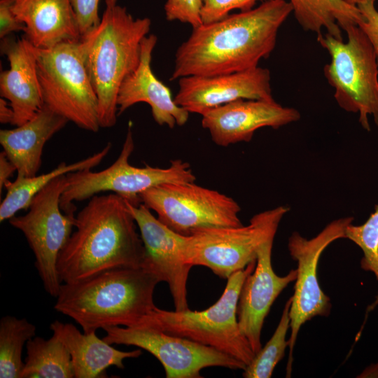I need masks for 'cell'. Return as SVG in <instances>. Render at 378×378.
<instances>
[{
    "label": "cell",
    "instance_id": "cell-1",
    "mask_svg": "<svg viewBox=\"0 0 378 378\" xmlns=\"http://www.w3.org/2000/svg\"><path fill=\"white\" fill-rule=\"evenodd\" d=\"M292 12L289 1L265 0L256 8L192 28L176 52L170 80L258 66L274 49L279 29Z\"/></svg>",
    "mask_w": 378,
    "mask_h": 378
},
{
    "label": "cell",
    "instance_id": "cell-2",
    "mask_svg": "<svg viewBox=\"0 0 378 378\" xmlns=\"http://www.w3.org/2000/svg\"><path fill=\"white\" fill-rule=\"evenodd\" d=\"M74 232L57 262L64 283L87 279L104 272L139 267L144 246L126 201L115 193L95 195L76 215Z\"/></svg>",
    "mask_w": 378,
    "mask_h": 378
},
{
    "label": "cell",
    "instance_id": "cell-3",
    "mask_svg": "<svg viewBox=\"0 0 378 378\" xmlns=\"http://www.w3.org/2000/svg\"><path fill=\"white\" fill-rule=\"evenodd\" d=\"M159 282L141 267L111 270L62 284L54 308L85 333L110 326L132 327L156 307L153 294Z\"/></svg>",
    "mask_w": 378,
    "mask_h": 378
},
{
    "label": "cell",
    "instance_id": "cell-4",
    "mask_svg": "<svg viewBox=\"0 0 378 378\" xmlns=\"http://www.w3.org/2000/svg\"><path fill=\"white\" fill-rule=\"evenodd\" d=\"M151 21L134 18L125 7L106 5L99 24L80 38L83 59L98 99L100 127L117 121V98L123 80L138 66L141 41Z\"/></svg>",
    "mask_w": 378,
    "mask_h": 378
},
{
    "label": "cell",
    "instance_id": "cell-5",
    "mask_svg": "<svg viewBox=\"0 0 378 378\" xmlns=\"http://www.w3.org/2000/svg\"><path fill=\"white\" fill-rule=\"evenodd\" d=\"M255 265L256 260L253 261L228 277L223 294L209 308L168 311L156 307L136 326L191 340L230 355L247 366L255 354L240 331L237 307L243 282Z\"/></svg>",
    "mask_w": 378,
    "mask_h": 378
},
{
    "label": "cell",
    "instance_id": "cell-6",
    "mask_svg": "<svg viewBox=\"0 0 378 378\" xmlns=\"http://www.w3.org/2000/svg\"><path fill=\"white\" fill-rule=\"evenodd\" d=\"M344 31L346 42L328 33L317 36L330 60L324 76L334 89V97L344 111L358 113L363 129L370 130L368 117L378 126V64L373 46L358 25Z\"/></svg>",
    "mask_w": 378,
    "mask_h": 378
},
{
    "label": "cell",
    "instance_id": "cell-7",
    "mask_svg": "<svg viewBox=\"0 0 378 378\" xmlns=\"http://www.w3.org/2000/svg\"><path fill=\"white\" fill-rule=\"evenodd\" d=\"M34 51L43 104L78 127L98 132V99L83 59L79 41L61 43L49 48L34 46Z\"/></svg>",
    "mask_w": 378,
    "mask_h": 378
},
{
    "label": "cell",
    "instance_id": "cell-8",
    "mask_svg": "<svg viewBox=\"0 0 378 378\" xmlns=\"http://www.w3.org/2000/svg\"><path fill=\"white\" fill-rule=\"evenodd\" d=\"M134 149L130 122L120 155L111 165L99 172L84 169L66 174L67 186L60 197L61 209L66 214H75L74 202L107 191L138 205L141 203L140 195L150 188L166 183L195 182L196 178L190 164L180 159L172 160L164 168L131 165L129 159Z\"/></svg>",
    "mask_w": 378,
    "mask_h": 378
},
{
    "label": "cell",
    "instance_id": "cell-9",
    "mask_svg": "<svg viewBox=\"0 0 378 378\" xmlns=\"http://www.w3.org/2000/svg\"><path fill=\"white\" fill-rule=\"evenodd\" d=\"M288 211L279 206L254 215L247 225L206 228L188 236L186 262L206 267L227 279L256 260L260 248L274 240Z\"/></svg>",
    "mask_w": 378,
    "mask_h": 378
},
{
    "label": "cell",
    "instance_id": "cell-10",
    "mask_svg": "<svg viewBox=\"0 0 378 378\" xmlns=\"http://www.w3.org/2000/svg\"><path fill=\"white\" fill-rule=\"evenodd\" d=\"M140 199L161 223L184 236L206 228L243 225L241 208L234 199L195 182L160 184L143 192Z\"/></svg>",
    "mask_w": 378,
    "mask_h": 378
},
{
    "label": "cell",
    "instance_id": "cell-11",
    "mask_svg": "<svg viewBox=\"0 0 378 378\" xmlns=\"http://www.w3.org/2000/svg\"><path fill=\"white\" fill-rule=\"evenodd\" d=\"M66 186V174L57 177L35 195L24 215L8 220L25 237L44 289L55 298L62 284L57 270L59 255L76 221L75 214L64 213L60 207V197Z\"/></svg>",
    "mask_w": 378,
    "mask_h": 378
},
{
    "label": "cell",
    "instance_id": "cell-12",
    "mask_svg": "<svg viewBox=\"0 0 378 378\" xmlns=\"http://www.w3.org/2000/svg\"><path fill=\"white\" fill-rule=\"evenodd\" d=\"M353 220V217L335 220L311 239H306L297 232L292 233L288 239L289 253L297 261L298 267L289 311L290 336L287 377L291 374L293 349L301 326L314 316H327L330 313V299L321 288L317 276L320 256L332 242L345 238L346 229Z\"/></svg>",
    "mask_w": 378,
    "mask_h": 378
},
{
    "label": "cell",
    "instance_id": "cell-13",
    "mask_svg": "<svg viewBox=\"0 0 378 378\" xmlns=\"http://www.w3.org/2000/svg\"><path fill=\"white\" fill-rule=\"evenodd\" d=\"M103 337L110 344L134 346L153 355L162 365L167 378H201L208 367L244 370L246 365L212 347L191 340L144 326H110Z\"/></svg>",
    "mask_w": 378,
    "mask_h": 378
},
{
    "label": "cell",
    "instance_id": "cell-14",
    "mask_svg": "<svg viewBox=\"0 0 378 378\" xmlns=\"http://www.w3.org/2000/svg\"><path fill=\"white\" fill-rule=\"evenodd\" d=\"M126 201V200H125ZM139 230L144 246L141 267L167 283L175 310L189 309L187 281L192 266L186 262L188 236L172 230L161 223L142 203L126 201Z\"/></svg>",
    "mask_w": 378,
    "mask_h": 378
},
{
    "label": "cell",
    "instance_id": "cell-15",
    "mask_svg": "<svg viewBox=\"0 0 378 378\" xmlns=\"http://www.w3.org/2000/svg\"><path fill=\"white\" fill-rule=\"evenodd\" d=\"M269 69L257 66L243 71L178 79L174 97L189 113L201 115L214 108L239 99H273Z\"/></svg>",
    "mask_w": 378,
    "mask_h": 378
},
{
    "label": "cell",
    "instance_id": "cell-16",
    "mask_svg": "<svg viewBox=\"0 0 378 378\" xmlns=\"http://www.w3.org/2000/svg\"><path fill=\"white\" fill-rule=\"evenodd\" d=\"M202 126L212 141L226 147L250 141L262 127L279 128L300 118V112L275 100L239 99L210 109L202 115Z\"/></svg>",
    "mask_w": 378,
    "mask_h": 378
},
{
    "label": "cell",
    "instance_id": "cell-17",
    "mask_svg": "<svg viewBox=\"0 0 378 378\" xmlns=\"http://www.w3.org/2000/svg\"><path fill=\"white\" fill-rule=\"evenodd\" d=\"M273 241L266 242L259 250L255 267L243 282L237 307L240 331L255 354L262 348L261 331L272 304L297 276L296 270L283 276L274 272L271 260Z\"/></svg>",
    "mask_w": 378,
    "mask_h": 378
},
{
    "label": "cell",
    "instance_id": "cell-18",
    "mask_svg": "<svg viewBox=\"0 0 378 378\" xmlns=\"http://www.w3.org/2000/svg\"><path fill=\"white\" fill-rule=\"evenodd\" d=\"M158 38L146 36L141 41L140 62L136 69L122 83L118 94V115L135 104L144 102L151 108L154 120L159 125L174 128L183 126L189 113L174 102L170 90L153 73L152 53Z\"/></svg>",
    "mask_w": 378,
    "mask_h": 378
},
{
    "label": "cell",
    "instance_id": "cell-19",
    "mask_svg": "<svg viewBox=\"0 0 378 378\" xmlns=\"http://www.w3.org/2000/svg\"><path fill=\"white\" fill-rule=\"evenodd\" d=\"M1 52L9 69L0 75V94L14 113L11 125L20 126L33 118L43 106L33 45L25 38L10 35L1 38Z\"/></svg>",
    "mask_w": 378,
    "mask_h": 378
},
{
    "label": "cell",
    "instance_id": "cell-20",
    "mask_svg": "<svg viewBox=\"0 0 378 378\" xmlns=\"http://www.w3.org/2000/svg\"><path fill=\"white\" fill-rule=\"evenodd\" d=\"M43 104L25 123L11 130H1L0 144L17 169L19 177H31L38 172L46 143L68 122Z\"/></svg>",
    "mask_w": 378,
    "mask_h": 378
},
{
    "label": "cell",
    "instance_id": "cell-21",
    "mask_svg": "<svg viewBox=\"0 0 378 378\" xmlns=\"http://www.w3.org/2000/svg\"><path fill=\"white\" fill-rule=\"evenodd\" d=\"M13 9L26 27L24 37L36 48L80 39L70 0H14Z\"/></svg>",
    "mask_w": 378,
    "mask_h": 378
},
{
    "label": "cell",
    "instance_id": "cell-22",
    "mask_svg": "<svg viewBox=\"0 0 378 378\" xmlns=\"http://www.w3.org/2000/svg\"><path fill=\"white\" fill-rule=\"evenodd\" d=\"M52 335L66 346L70 354L75 378L106 377L111 366L124 368L126 358H138L140 349L123 351L96 335V332H81L74 325L55 321L50 325Z\"/></svg>",
    "mask_w": 378,
    "mask_h": 378
},
{
    "label": "cell",
    "instance_id": "cell-23",
    "mask_svg": "<svg viewBox=\"0 0 378 378\" xmlns=\"http://www.w3.org/2000/svg\"><path fill=\"white\" fill-rule=\"evenodd\" d=\"M289 3L301 27L317 36L325 29L335 38L343 40L342 30L365 20L357 6L344 0H289Z\"/></svg>",
    "mask_w": 378,
    "mask_h": 378
},
{
    "label": "cell",
    "instance_id": "cell-24",
    "mask_svg": "<svg viewBox=\"0 0 378 378\" xmlns=\"http://www.w3.org/2000/svg\"><path fill=\"white\" fill-rule=\"evenodd\" d=\"M111 146L108 142L100 151L69 164L62 162L46 174L31 177L17 176L15 181H10L4 187L7 192L0 205V221L9 220L20 210L28 209L35 195L57 177L79 170L92 169L98 165L109 153Z\"/></svg>",
    "mask_w": 378,
    "mask_h": 378
},
{
    "label": "cell",
    "instance_id": "cell-25",
    "mask_svg": "<svg viewBox=\"0 0 378 378\" xmlns=\"http://www.w3.org/2000/svg\"><path fill=\"white\" fill-rule=\"evenodd\" d=\"M27 357L21 378H73L71 358L55 335L45 340L35 336L26 344Z\"/></svg>",
    "mask_w": 378,
    "mask_h": 378
},
{
    "label": "cell",
    "instance_id": "cell-26",
    "mask_svg": "<svg viewBox=\"0 0 378 378\" xmlns=\"http://www.w3.org/2000/svg\"><path fill=\"white\" fill-rule=\"evenodd\" d=\"M36 328L26 318L5 316L0 320V377L21 378L24 362L22 353L36 336Z\"/></svg>",
    "mask_w": 378,
    "mask_h": 378
},
{
    "label": "cell",
    "instance_id": "cell-27",
    "mask_svg": "<svg viewBox=\"0 0 378 378\" xmlns=\"http://www.w3.org/2000/svg\"><path fill=\"white\" fill-rule=\"evenodd\" d=\"M291 298L286 302L279 324L266 344L255 354L243 370L244 378H270L278 363L283 358L288 346L286 336L290 328L289 311Z\"/></svg>",
    "mask_w": 378,
    "mask_h": 378
},
{
    "label": "cell",
    "instance_id": "cell-28",
    "mask_svg": "<svg viewBox=\"0 0 378 378\" xmlns=\"http://www.w3.org/2000/svg\"><path fill=\"white\" fill-rule=\"evenodd\" d=\"M347 238L358 246L363 253L360 261L361 268L374 273L378 280V204L374 211L362 225L349 224L345 232ZM378 304V295L367 311L370 312Z\"/></svg>",
    "mask_w": 378,
    "mask_h": 378
},
{
    "label": "cell",
    "instance_id": "cell-29",
    "mask_svg": "<svg viewBox=\"0 0 378 378\" xmlns=\"http://www.w3.org/2000/svg\"><path fill=\"white\" fill-rule=\"evenodd\" d=\"M265 0H202L200 17L202 24L219 21L232 10L245 11L252 9L257 1Z\"/></svg>",
    "mask_w": 378,
    "mask_h": 378
},
{
    "label": "cell",
    "instance_id": "cell-30",
    "mask_svg": "<svg viewBox=\"0 0 378 378\" xmlns=\"http://www.w3.org/2000/svg\"><path fill=\"white\" fill-rule=\"evenodd\" d=\"M202 0H167L164 4L166 19L188 23L192 28L202 24L200 12Z\"/></svg>",
    "mask_w": 378,
    "mask_h": 378
},
{
    "label": "cell",
    "instance_id": "cell-31",
    "mask_svg": "<svg viewBox=\"0 0 378 378\" xmlns=\"http://www.w3.org/2000/svg\"><path fill=\"white\" fill-rule=\"evenodd\" d=\"M70 1L81 38L99 24L102 19L98 12L100 0Z\"/></svg>",
    "mask_w": 378,
    "mask_h": 378
},
{
    "label": "cell",
    "instance_id": "cell-32",
    "mask_svg": "<svg viewBox=\"0 0 378 378\" xmlns=\"http://www.w3.org/2000/svg\"><path fill=\"white\" fill-rule=\"evenodd\" d=\"M375 1L363 0L357 4V6L365 18L358 26L370 39L378 64V10L375 7Z\"/></svg>",
    "mask_w": 378,
    "mask_h": 378
},
{
    "label": "cell",
    "instance_id": "cell-33",
    "mask_svg": "<svg viewBox=\"0 0 378 378\" xmlns=\"http://www.w3.org/2000/svg\"><path fill=\"white\" fill-rule=\"evenodd\" d=\"M14 0H0V37L3 38L14 31H25L26 27L15 14Z\"/></svg>",
    "mask_w": 378,
    "mask_h": 378
},
{
    "label": "cell",
    "instance_id": "cell-34",
    "mask_svg": "<svg viewBox=\"0 0 378 378\" xmlns=\"http://www.w3.org/2000/svg\"><path fill=\"white\" fill-rule=\"evenodd\" d=\"M14 172H17L15 166L8 158L4 151L0 153V191L10 181L9 178Z\"/></svg>",
    "mask_w": 378,
    "mask_h": 378
},
{
    "label": "cell",
    "instance_id": "cell-35",
    "mask_svg": "<svg viewBox=\"0 0 378 378\" xmlns=\"http://www.w3.org/2000/svg\"><path fill=\"white\" fill-rule=\"evenodd\" d=\"M14 113L9 102L4 98L0 99V122L3 124H12Z\"/></svg>",
    "mask_w": 378,
    "mask_h": 378
},
{
    "label": "cell",
    "instance_id": "cell-36",
    "mask_svg": "<svg viewBox=\"0 0 378 378\" xmlns=\"http://www.w3.org/2000/svg\"><path fill=\"white\" fill-rule=\"evenodd\" d=\"M344 1H346L347 3L350 4L357 6V4H358L359 3H360L363 0H344Z\"/></svg>",
    "mask_w": 378,
    "mask_h": 378
},
{
    "label": "cell",
    "instance_id": "cell-37",
    "mask_svg": "<svg viewBox=\"0 0 378 378\" xmlns=\"http://www.w3.org/2000/svg\"><path fill=\"white\" fill-rule=\"evenodd\" d=\"M117 0H105L106 5H113L116 4Z\"/></svg>",
    "mask_w": 378,
    "mask_h": 378
}]
</instances>
